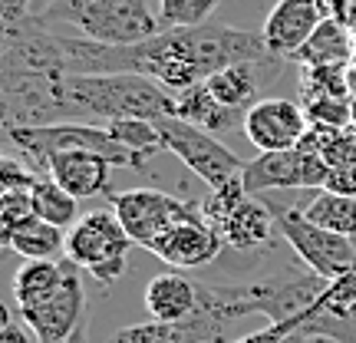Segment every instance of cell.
Masks as SVG:
<instances>
[{
  "label": "cell",
  "instance_id": "22",
  "mask_svg": "<svg viewBox=\"0 0 356 343\" xmlns=\"http://www.w3.org/2000/svg\"><path fill=\"white\" fill-rule=\"evenodd\" d=\"M353 60H356L353 37L337 20H323L314 30V37L291 56V63L297 66H350Z\"/></svg>",
  "mask_w": 356,
  "mask_h": 343
},
{
  "label": "cell",
  "instance_id": "6",
  "mask_svg": "<svg viewBox=\"0 0 356 343\" xmlns=\"http://www.w3.org/2000/svg\"><path fill=\"white\" fill-rule=\"evenodd\" d=\"M129 231L122 228V221L115 218V212L109 208H96L86 212L73 228L66 231V257L79 264L83 271H89L99 284H115L126 274L129 248H132Z\"/></svg>",
  "mask_w": 356,
  "mask_h": 343
},
{
  "label": "cell",
  "instance_id": "26",
  "mask_svg": "<svg viewBox=\"0 0 356 343\" xmlns=\"http://www.w3.org/2000/svg\"><path fill=\"white\" fill-rule=\"evenodd\" d=\"M323 96L353 99L346 83V66H300V106Z\"/></svg>",
  "mask_w": 356,
  "mask_h": 343
},
{
  "label": "cell",
  "instance_id": "32",
  "mask_svg": "<svg viewBox=\"0 0 356 343\" xmlns=\"http://www.w3.org/2000/svg\"><path fill=\"white\" fill-rule=\"evenodd\" d=\"M346 30H350V37H353V47H356V3H353V10H350V17H346Z\"/></svg>",
  "mask_w": 356,
  "mask_h": 343
},
{
  "label": "cell",
  "instance_id": "17",
  "mask_svg": "<svg viewBox=\"0 0 356 343\" xmlns=\"http://www.w3.org/2000/svg\"><path fill=\"white\" fill-rule=\"evenodd\" d=\"M320 24H323L320 0H277V7L267 13L261 37L274 56L291 63V56L314 37Z\"/></svg>",
  "mask_w": 356,
  "mask_h": 343
},
{
  "label": "cell",
  "instance_id": "31",
  "mask_svg": "<svg viewBox=\"0 0 356 343\" xmlns=\"http://www.w3.org/2000/svg\"><path fill=\"white\" fill-rule=\"evenodd\" d=\"M0 324H3V327H0V343H40L24 320L10 317L7 310H0Z\"/></svg>",
  "mask_w": 356,
  "mask_h": 343
},
{
  "label": "cell",
  "instance_id": "28",
  "mask_svg": "<svg viewBox=\"0 0 356 343\" xmlns=\"http://www.w3.org/2000/svg\"><path fill=\"white\" fill-rule=\"evenodd\" d=\"M33 215L37 212H33V195L30 191H3L0 195V241L7 244L13 231L26 225Z\"/></svg>",
  "mask_w": 356,
  "mask_h": 343
},
{
  "label": "cell",
  "instance_id": "10",
  "mask_svg": "<svg viewBox=\"0 0 356 343\" xmlns=\"http://www.w3.org/2000/svg\"><path fill=\"white\" fill-rule=\"evenodd\" d=\"M109 205H113L115 218L122 221V228L129 231V238L145 251L172 225L202 215V202H185V198H175V195L159 189L109 191Z\"/></svg>",
  "mask_w": 356,
  "mask_h": 343
},
{
  "label": "cell",
  "instance_id": "13",
  "mask_svg": "<svg viewBox=\"0 0 356 343\" xmlns=\"http://www.w3.org/2000/svg\"><path fill=\"white\" fill-rule=\"evenodd\" d=\"M83 267H73L70 278L60 291L47 297L43 304H33L20 310V320L33 330L40 343H66L73 333L86 324V291H83V280H79Z\"/></svg>",
  "mask_w": 356,
  "mask_h": 343
},
{
  "label": "cell",
  "instance_id": "12",
  "mask_svg": "<svg viewBox=\"0 0 356 343\" xmlns=\"http://www.w3.org/2000/svg\"><path fill=\"white\" fill-rule=\"evenodd\" d=\"M310 122L300 102L267 96L244 115V136L257 152H287L307 139Z\"/></svg>",
  "mask_w": 356,
  "mask_h": 343
},
{
  "label": "cell",
  "instance_id": "33",
  "mask_svg": "<svg viewBox=\"0 0 356 343\" xmlns=\"http://www.w3.org/2000/svg\"><path fill=\"white\" fill-rule=\"evenodd\" d=\"M66 343H86V324H83V327H79V330L73 333V337H70Z\"/></svg>",
  "mask_w": 356,
  "mask_h": 343
},
{
  "label": "cell",
  "instance_id": "14",
  "mask_svg": "<svg viewBox=\"0 0 356 343\" xmlns=\"http://www.w3.org/2000/svg\"><path fill=\"white\" fill-rule=\"evenodd\" d=\"M284 70H287V60L267 56V60H254V63L228 66V70L215 73L204 86L211 89V96H215L221 106L238 109V113H248L251 106L267 99L264 93L270 86H277L280 77H284Z\"/></svg>",
  "mask_w": 356,
  "mask_h": 343
},
{
  "label": "cell",
  "instance_id": "19",
  "mask_svg": "<svg viewBox=\"0 0 356 343\" xmlns=\"http://www.w3.org/2000/svg\"><path fill=\"white\" fill-rule=\"evenodd\" d=\"M109 172L113 162L99 152H60L47 162V178H53L73 198L109 195Z\"/></svg>",
  "mask_w": 356,
  "mask_h": 343
},
{
  "label": "cell",
  "instance_id": "20",
  "mask_svg": "<svg viewBox=\"0 0 356 343\" xmlns=\"http://www.w3.org/2000/svg\"><path fill=\"white\" fill-rule=\"evenodd\" d=\"M175 115L185 119L191 126L204 129L211 136H221V132H231V129H244V115L248 113H238V109H228L211 96V89L204 86H191L185 93H175Z\"/></svg>",
  "mask_w": 356,
  "mask_h": 343
},
{
  "label": "cell",
  "instance_id": "25",
  "mask_svg": "<svg viewBox=\"0 0 356 343\" xmlns=\"http://www.w3.org/2000/svg\"><path fill=\"white\" fill-rule=\"evenodd\" d=\"M310 221H317L320 228L337 231L343 238H356V198L350 195H333V191H317L304 205Z\"/></svg>",
  "mask_w": 356,
  "mask_h": 343
},
{
  "label": "cell",
  "instance_id": "18",
  "mask_svg": "<svg viewBox=\"0 0 356 343\" xmlns=\"http://www.w3.org/2000/svg\"><path fill=\"white\" fill-rule=\"evenodd\" d=\"M204 301V280L185 278L181 271H168L149 280L145 287V310L159 324H178L202 310Z\"/></svg>",
  "mask_w": 356,
  "mask_h": 343
},
{
  "label": "cell",
  "instance_id": "23",
  "mask_svg": "<svg viewBox=\"0 0 356 343\" xmlns=\"http://www.w3.org/2000/svg\"><path fill=\"white\" fill-rule=\"evenodd\" d=\"M7 248L17 251L24 261H63L66 257V231L33 215L26 225H20V228L7 238Z\"/></svg>",
  "mask_w": 356,
  "mask_h": 343
},
{
  "label": "cell",
  "instance_id": "30",
  "mask_svg": "<svg viewBox=\"0 0 356 343\" xmlns=\"http://www.w3.org/2000/svg\"><path fill=\"white\" fill-rule=\"evenodd\" d=\"M293 333H300V320H280V324H264L261 330L248 333V337H238V340H231V343H284Z\"/></svg>",
  "mask_w": 356,
  "mask_h": 343
},
{
  "label": "cell",
  "instance_id": "27",
  "mask_svg": "<svg viewBox=\"0 0 356 343\" xmlns=\"http://www.w3.org/2000/svg\"><path fill=\"white\" fill-rule=\"evenodd\" d=\"M221 0H159V20L162 30L211 24V13Z\"/></svg>",
  "mask_w": 356,
  "mask_h": 343
},
{
  "label": "cell",
  "instance_id": "15",
  "mask_svg": "<svg viewBox=\"0 0 356 343\" xmlns=\"http://www.w3.org/2000/svg\"><path fill=\"white\" fill-rule=\"evenodd\" d=\"M307 340H333V343H356V271L343 274L327 284L307 324L300 327Z\"/></svg>",
  "mask_w": 356,
  "mask_h": 343
},
{
  "label": "cell",
  "instance_id": "4",
  "mask_svg": "<svg viewBox=\"0 0 356 343\" xmlns=\"http://www.w3.org/2000/svg\"><path fill=\"white\" fill-rule=\"evenodd\" d=\"M7 139L20 149L24 162L37 175H47V162L60 152H99L119 168H136L139 162L122 142H115L106 126L92 122H53V126H3Z\"/></svg>",
  "mask_w": 356,
  "mask_h": 343
},
{
  "label": "cell",
  "instance_id": "34",
  "mask_svg": "<svg viewBox=\"0 0 356 343\" xmlns=\"http://www.w3.org/2000/svg\"><path fill=\"white\" fill-rule=\"evenodd\" d=\"M37 3H40V7H50V3H53V0H37Z\"/></svg>",
  "mask_w": 356,
  "mask_h": 343
},
{
  "label": "cell",
  "instance_id": "5",
  "mask_svg": "<svg viewBox=\"0 0 356 343\" xmlns=\"http://www.w3.org/2000/svg\"><path fill=\"white\" fill-rule=\"evenodd\" d=\"M267 202V208L274 212L280 238L293 248V255L300 257V264L310 267L314 274L327 280H337L356 271V241L343 238L337 231L320 228L317 221L307 218L304 208L297 205H280L274 195H261Z\"/></svg>",
  "mask_w": 356,
  "mask_h": 343
},
{
  "label": "cell",
  "instance_id": "8",
  "mask_svg": "<svg viewBox=\"0 0 356 343\" xmlns=\"http://www.w3.org/2000/svg\"><path fill=\"white\" fill-rule=\"evenodd\" d=\"M155 129L162 136L165 152H172L178 162H185V168H191L211 191L231 185L234 178H241L244 162L218 136L191 126V122L178 119V115L155 119Z\"/></svg>",
  "mask_w": 356,
  "mask_h": 343
},
{
  "label": "cell",
  "instance_id": "21",
  "mask_svg": "<svg viewBox=\"0 0 356 343\" xmlns=\"http://www.w3.org/2000/svg\"><path fill=\"white\" fill-rule=\"evenodd\" d=\"M73 261L63 257V261H26L20 264V271L13 274V301H17V310H26L33 304H43L47 297L60 291L73 271Z\"/></svg>",
  "mask_w": 356,
  "mask_h": 343
},
{
  "label": "cell",
  "instance_id": "29",
  "mask_svg": "<svg viewBox=\"0 0 356 343\" xmlns=\"http://www.w3.org/2000/svg\"><path fill=\"white\" fill-rule=\"evenodd\" d=\"M37 178V172L20 159H10V155L0 159V189L3 191H33Z\"/></svg>",
  "mask_w": 356,
  "mask_h": 343
},
{
  "label": "cell",
  "instance_id": "9",
  "mask_svg": "<svg viewBox=\"0 0 356 343\" xmlns=\"http://www.w3.org/2000/svg\"><path fill=\"white\" fill-rule=\"evenodd\" d=\"M330 280L314 274L310 267H284L277 274L238 284L241 297L248 301L251 314H264L267 324H280V320H300L307 324L310 310L317 304Z\"/></svg>",
  "mask_w": 356,
  "mask_h": 343
},
{
  "label": "cell",
  "instance_id": "3",
  "mask_svg": "<svg viewBox=\"0 0 356 343\" xmlns=\"http://www.w3.org/2000/svg\"><path fill=\"white\" fill-rule=\"evenodd\" d=\"M33 13L40 24H66L106 47H136L162 33V20L152 13L149 0H53Z\"/></svg>",
  "mask_w": 356,
  "mask_h": 343
},
{
  "label": "cell",
  "instance_id": "2",
  "mask_svg": "<svg viewBox=\"0 0 356 343\" xmlns=\"http://www.w3.org/2000/svg\"><path fill=\"white\" fill-rule=\"evenodd\" d=\"M60 122L106 126L115 119H162L175 115V93L155 79L136 73H99V77H63L56 86Z\"/></svg>",
  "mask_w": 356,
  "mask_h": 343
},
{
  "label": "cell",
  "instance_id": "16",
  "mask_svg": "<svg viewBox=\"0 0 356 343\" xmlns=\"http://www.w3.org/2000/svg\"><path fill=\"white\" fill-rule=\"evenodd\" d=\"M221 234H218L208 218H188V221H178L165 234H159V241L149 248L159 261H165L172 271H188V267H202L211 264L218 255H221Z\"/></svg>",
  "mask_w": 356,
  "mask_h": 343
},
{
  "label": "cell",
  "instance_id": "24",
  "mask_svg": "<svg viewBox=\"0 0 356 343\" xmlns=\"http://www.w3.org/2000/svg\"><path fill=\"white\" fill-rule=\"evenodd\" d=\"M33 212H37V218H43V221H50V225H56V228L70 231L73 225H76L79 218V198H73L66 189H60L53 178L40 175L37 185H33Z\"/></svg>",
  "mask_w": 356,
  "mask_h": 343
},
{
  "label": "cell",
  "instance_id": "1",
  "mask_svg": "<svg viewBox=\"0 0 356 343\" xmlns=\"http://www.w3.org/2000/svg\"><path fill=\"white\" fill-rule=\"evenodd\" d=\"M274 53L267 50L261 33L238 30L228 24H202L162 30L159 37L136 47H106L86 37L70 43V73L99 77V73H136L155 79L168 93H185L234 63H254Z\"/></svg>",
  "mask_w": 356,
  "mask_h": 343
},
{
  "label": "cell",
  "instance_id": "7",
  "mask_svg": "<svg viewBox=\"0 0 356 343\" xmlns=\"http://www.w3.org/2000/svg\"><path fill=\"white\" fill-rule=\"evenodd\" d=\"M202 215L221 234V241L234 251H257L270 244V231L277 228L274 212L261 195H248L241 178L211 191L202 202Z\"/></svg>",
  "mask_w": 356,
  "mask_h": 343
},
{
  "label": "cell",
  "instance_id": "35",
  "mask_svg": "<svg viewBox=\"0 0 356 343\" xmlns=\"http://www.w3.org/2000/svg\"><path fill=\"white\" fill-rule=\"evenodd\" d=\"M353 129H356V99H353Z\"/></svg>",
  "mask_w": 356,
  "mask_h": 343
},
{
  "label": "cell",
  "instance_id": "11",
  "mask_svg": "<svg viewBox=\"0 0 356 343\" xmlns=\"http://www.w3.org/2000/svg\"><path fill=\"white\" fill-rule=\"evenodd\" d=\"M330 168L317 152V145L304 139L297 149L287 152H261L257 159L244 162L241 182L248 195H267V191H287V189H320L327 185Z\"/></svg>",
  "mask_w": 356,
  "mask_h": 343
}]
</instances>
